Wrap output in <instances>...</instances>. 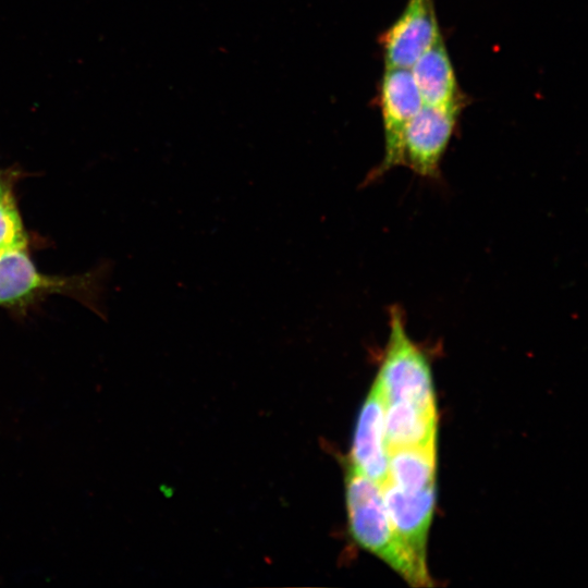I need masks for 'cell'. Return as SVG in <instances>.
<instances>
[{
	"mask_svg": "<svg viewBox=\"0 0 588 588\" xmlns=\"http://www.w3.org/2000/svg\"><path fill=\"white\" fill-rule=\"evenodd\" d=\"M345 500L348 529L355 542L385 562L409 585L431 586L428 568L416 561L393 528L381 487L348 462Z\"/></svg>",
	"mask_w": 588,
	"mask_h": 588,
	"instance_id": "obj_1",
	"label": "cell"
},
{
	"mask_svg": "<svg viewBox=\"0 0 588 588\" xmlns=\"http://www.w3.org/2000/svg\"><path fill=\"white\" fill-rule=\"evenodd\" d=\"M384 403H405L434 409L430 362L407 332L405 316L397 305L389 309V336L376 377Z\"/></svg>",
	"mask_w": 588,
	"mask_h": 588,
	"instance_id": "obj_2",
	"label": "cell"
},
{
	"mask_svg": "<svg viewBox=\"0 0 588 588\" xmlns=\"http://www.w3.org/2000/svg\"><path fill=\"white\" fill-rule=\"evenodd\" d=\"M379 106L384 149L382 160L371 173V179L395 167L404 166L405 132L408 123L422 106L409 69H384L379 85Z\"/></svg>",
	"mask_w": 588,
	"mask_h": 588,
	"instance_id": "obj_3",
	"label": "cell"
},
{
	"mask_svg": "<svg viewBox=\"0 0 588 588\" xmlns=\"http://www.w3.org/2000/svg\"><path fill=\"white\" fill-rule=\"evenodd\" d=\"M461 111L422 105L405 132L404 166L421 177L438 179Z\"/></svg>",
	"mask_w": 588,
	"mask_h": 588,
	"instance_id": "obj_4",
	"label": "cell"
},
{
	"mask_svg": "<svg viewBox=\"0 0 588 588\" xmlns=\"http://www.w3.org/2000/svg\"><path fill=\"white\" fill-rule=\"evenodd\" d=\"M441 36L434 1L407 0L380 37L385 68L409 69Z\"/></svg>",
	"mask_w": 588,
	"mask_h": 588,
	"instance_id": "obj_5",
	"label": "cell"
},
{
	"mask_svg": "<svg viewBox=\"0 0 588 588\" xmlns=\"http://www.w3.org/2000/svg\"><path fill=\"white\" fill-rule=\"evenodd\" d=\"M385 404L375 379L358 413L348 463L380 487L389 479V450L384 427Z\"/></svg>",
	"mask_w": 588,
	"mask_h": 588,
	"instance_id": "obj_6",
	"label": "cell"
},
{
	"mask_svg": "<svg viewBox=\"0 0 588 588\" xmlns=\"http://www.w3.org/2000/svg\"><path fill=\"white\" fill-rule=\"evenodd\" d=\"M384 504L397 536L416 561L427 567L426 547L436 503V483L416 492L381 486Z\"/></svg>",
	"mask_w": 588,
	"mask_h": 588,
	"instance_id": "obj_7",
	"label": "cell"
},
{
	"mask_svg": "<svg viewBox=\"0 0 588 588\" xmlns=\"http://www.w3.org/2000/svg\"><path fill=\"white\" fill-rule=\"evenodd\" d=\"M422 105L463 109V95L442 36L409 68Z\"/></svg>",
	"mask_w": 588,
	"mask_h": 588,
	"instance_id": "obj_8",
	"label": "cell"
},
{
	"mask_svg": "<svg viewBox=\"0 0 588 588\" xmlns=\"http://www.w3.org/2000/svg\"><path fill=\"white\" fill-rule=\"evenodd\" d=\"M73 284L64 279L39 273L25 247L0 252V305L22 304L40 292L64 291Z\"/></svg>",
	"mask_w": 588,
	"mask_h": 588,
	"instance_id": "obj_9",
	"label": "cell"
},
{
	"mask_svg": "<svg viewBox=\"0 0 588 588\" xmlns=\"http://www.w3.org/2000/svg\"><path fill=\"white\" fill-rule=\"evenodd\" d=\"M384 427L389 451L437 443V408H421L400 402L385 404Z\"/></svg>",
	"mask_w": 588,
	"mask_h": 588,
	"instance_id": "obj_10",
	"label": "cell"
},
{
	"mask_svg": "<svg viewBox=\"0 0 588 588\" xmlns=\"http://www.w3.org/2000/svg\"><path fill=\"white\" fill-rule=\"evenodd\" d=\"M437 443L403 446L389 451V481L416 492L436 483Z\"/></svg>",
	"mask_w": 588,
	"mask_h": 588,
	"instance_id": "obj_11",
	"label": "cell"
},
{
	"mask_svg": "<svg viewBox=\"0 0 588 588\" xmlns=\"http://www.w3.org/2000/svg\"><path fill=\"white\" fill-rule=\"evenodd\" d=\"M26 247V236L20 215L8 191L0 194V252Z\"/></svg>",
	"mask_w": 588,
	"mask_h": 588,
	"instance_id": "obj_12",
	"label": "cell"
},
{
	"mask_svg": "<svg viewBox=\"0 0 588 588\" xmlns=\"http://www.w3.org/2000/svg\"><path fill=\"white\" fill-rule=\"evenodd\" d=\"M4 191H7V189L4 188V186L2 185V183L0 182V194H2Z\"/></svg>",
	"mask_w": 588,
	"mask_h": 588,
	"instance_id": "obj_13",
	"label": "cell"
}]
</instances>
